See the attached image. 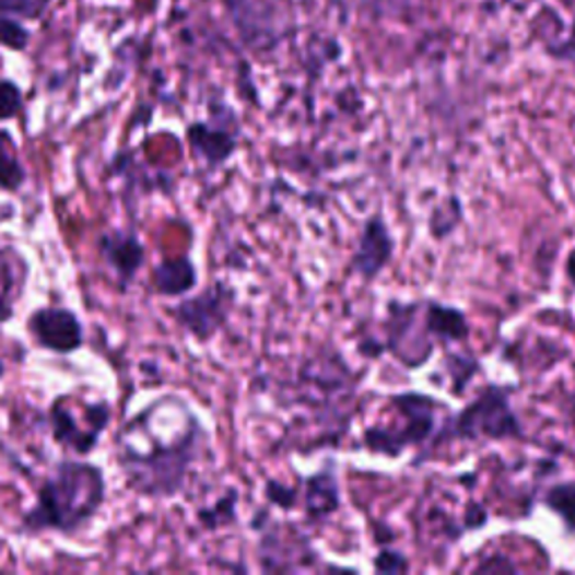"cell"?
I'll list each match as a JSON object with an SVG mask.
<instances>
[{"mask_svg": "<svg viewBox=\"0 0 575 575\" xmlns=\"http://www.w3.org/2000/svg\"><path fill=\"white\" fill-rule=\"evenodd\" d=\"M449 438L504 441L519 438L521 425L511 407V396L502 387H485L463 412L447 425Z\"/></svg>", "mask_w": 575, "mask_h": 575, "instance_id": "8992f818", "label": "cell"}, {"mask_svg": "<svg viewBox=\"0 0 575 575\" xmlns=\"http://www.w3.org/2000/svg\"><path fill=\"white\" fill-rule=\"evenodd\" d=\"M238 497L240 495H238L236 488H227L214 504L200 506L196 511V519H198L200 528L208 530V532H214V530H221V528L234 524L238 517Z\"/></svg>", "mask_w": 575, "mask_h": 575, "instance_id": "e0dca14e", "label": "cell"}, {"mask_svg": "<svg viewBox=\"0 0 575 575\" xmlns=\"http://www.w3.org/2000/svg\"><path fill=\"white\" fill-rule=\"evenodd\" d=\"M342 506V490L336 468L326 466L324 470L302 479V511L306 524H324L331 519Z\"/></svg>", "mask_w": 575, "mask_h": 575, "instance_id": "4fadbf2b", "label": "cell"}, {"mask_svg": "<svg viewBox=\"0 0 575 575\" xmlns=\"http://www.w3.org/2000/svg\"><path fill=\"white\" fill-rule=\"evenodd\" d=\"M27 183V169L21 162L16 138L8 131L0 129V189L19 193Z\"/></svg>", "mask_w": 575, "mask_h": 575, "instance_id": "2e32d148", "label": "cell"}, {"mask_svg": "<svg viewBox=\"0 0 575 575\" xmlns=\"http://www.w3.org/2000/svg\"><path fill=\"white\" fill-rule=\"evenodd\" d=\"M240 133V121L234 108L223 102H212L210 117L191 121L185 131V138L191 157L204 164L210 172H219L236 155Z\"/></svg>", "mask_w": 575, "mask_h": 575, "instance_id": "ba28073f", "label": "cell"}, {"mask_svg": "<svg viewBox=\"0 0 575 575\" xmlns=\"http://www.w3.org/2000/svg\"><path fill=\"white\" fill-rule=\"evenodd\" d=\"M25 331L34 347L55 355H72L86 344L84 321L66 306H40L32 310Z\"/></svg>", "mask_w": 575, "mask_h": 575, "instance_id": "9c48e42d", "label": "cell"}, {"mask_svg": "<svg viewBox=\"0 0 575 575\" xmlns=\"http://www.w3.org/2000/svg\"><path fill=\"white\" fill-rule=\"evenodd\" d=\"M113 404L106 398L89 400L77 394H61L48 407L52 441L77 457H89L110 427Z\"/></svg>", "mask_w": 575, "mask_h": 575, "instance_id": "3957f363", "label": "cell"}, {"mask_svg": "<svg viewBox=\"0 0 575 575\" xmlns=\"http://www.w3.org/2000/svg\"><path fill=\"white\" fill-rule=\"evenodd\" d=\"M52 3L55 0H0V14L19 21H38L46 16Z\"/></svg>", "mask_w": 575, "mask_h": 575, "instance_id": "ffe728a7", "label": "cell"}, {"mask_svg": "<svg viewBox=\"0 0 575 575\" xmlns=\"http://www.w3.org/2000/svg\"><path fill=\"white\" fill-rule=\"evenodd\" d=\"M23 91L12 79H0V121H10L23 113Z\"/></svg>", "mask_w": 575, "mask_h": 575, "instance_id": "7402d4cb", "label": "cell"}, {"mask_svg": "<svg viewBox=\"0 0 575 575\" xmlns=\"http://www.w3.org/2000/svg\"><path fill=\"white\" fill-rule=\"evenodd\" d=\"M30 30H25L19 19L0 14V48H8L12 52L27 50L30 44Z\"/></svg>", "mask_w": 575, "mask_h": 575, "instance_id": "44dd1931", "label": "cell"}, {"mask_svg": "<svg viewBox=\"0 0 575 575\" xmlns=\"http://www.w3.org/2000/svg\"><path fill=\"white\" fill-rule=\"evenodd\" d=\"M492 568H500V571H515V566H513V564H508L506 560H500V564H497V566L485 564V562H483L481 566H477V571H485V573H488V571H492Z\"/></svg>", "mask_w": 575, "mask_h": 575, "instance_id": "d4e9b609", "label": "cell"}, {"mask_svg": "<svg viewBox=\"0 0 575 575\" xmlns=\"http://www.w3.org/2000/svg\"><path fill=\"white\" fill-rule=\"evenodd\" d=\"M113 445L127 488L142 500L169 502L185 492L210 432L183 396L162 394L119 427Z\"/></svg>", "mask_w": 575, "mask_h": 575, "instance_id": "6da1fadb", "label": "cell"}, {"mask_svg": "<svg viewBox=\"0 0 575 575\" xmlns=\"http://www.w3.org/2000/svg\"><path fill=\"white\" fill-rule=\"evenodd\" d=\"M374 566L380 573H402V571H407V560L400 553L385 549V551L378 553Z\"/></svg>", "mask_w": 575, "mask_h": 575, "instance_id": "603a6c76", "label": "cell"}, {"mask_svg": "<svg viewBox=\"0 0 575 575\" xmlns=\"http://www.w3.org/2000/svg\"><path fill=\"white\" fill-rule=\"evenodd\" d=\"M232 21L250 48H263L261 44H274L277 23V0H223Z\"/></svg>", "mask_w": 575, "mask_h": 575, "instance_id": "7c38bea8", "label": "cell"}, {"mask_svg": "<svg viewBox=\"0 0 575 575\" xmlns=\"http://www.w3.org/2000/svg\"><path fill=\"white\" fill-rule=\"evenodd\" d=\"M425 331L434 342H463L470 336L468 319L461 310L430 302L425 306Z\"/></svg>", "mask_w": 575, "mask_h": 575, "instance_id": "9a60e30c", "label": "cell"}, {"mask_svg": "<svg viewBox=\"0 0 575 575\" xmlns=\"http://www.w3.org/2000/svg\"><path fill=\"white\" fill-rule=\"evenodd\" d=\"M108 495L102 466L84 459H63L36 488V500L21 519L27 536L57 532L74 538L102 513Z\"/></svg>", "mask_w": 575, "mask_h": 575, "instance_id": "7a4b0ae2", "label": "cell"}, {"mask_svg": "<svg viewBox=\"0 0 575 575\" xmlns=\"http://www.w3.org/2000/svg\"><path fill=\"white\" fill-rule=\"evenodd\" d=\"M97 253L115 274L119 293H127L146 263V248L133 230H106L97 238Z\"/></svg>", "mask_w": 575, "mask_h": 575, "instance_id": "30bf717a", "label": "cell"}, {"mask_svg": "<svg viewBox=\"0 0 575 575\" xmlns=\"http://www.w3.org/2000/svg\"><path fill=\"white\" fill-rule=\"evenodd\" d=\"M544 504L564 521L568 532H575V483L553 485L544 495Z\"/></svg>", "mask_w": 575, "mask_h": 575, "instance_id": "ac0fdd59", "label": "cell"}, {"mask_svg": "<svg viewBox=\"0 0 575 575\" xmlns=\"http://www.w3.org/2000/svg\"><path fill=\"white\" fill-rule=\"evenodd\" d=\"M250 528L259 532V568L263 573H295L317 566V551L300 528L272 517L268 506L255 511Z\"/></svg>", "mask_w": 575, "mask_h": 575, "instance_id": "277c9868", "label": "cell"}, {"mask_svg": "<svg viewBox=\"0 0 575 575\" xmlns=\"http://www.w3.org/2000/svg\"><path fill=\"white\" fill-rule=\"evenodd\" d=\"M566 277H568V281L575 285V250L568 255V259H566Z\"/></svg>", "mask_w": 575, "mask_h": 575, "instance_id": "484cf974", "label": "cell"}, {"mask_svg": "<svg viewBox=\"0 0 575 575\" xmlns=\"http://www.w3.org/2000/svg\"><path fill=\"white\" fill-rule=\"evenodd\" d=\"M236 300L238 295L230 283L214 281L196 295L180 297L169 313L196 344H210L227 326L236 308Z\"/></svg>", "mask_w": 575, "mask_h": 575, "instance_id": "52a82bcc", "label": "cell"}, {"mask_svg": "<svg viewBox=\"0 0 575 575\" xmlns=\"http://www.w3.org/2000/svg\"><path fill=\"white\" fill-rule=\"evenodd\" d=\"M200 283L198 268L191 257L180 255V257H167L162 259L149 277L151 293L157 297H172L180 300L191 295Z\"/></svg>", "mask_w": 575, "mask_h": 575, "instance_id": "5bb4252c", "label": "cell"}, {"mask_svg": "<svg viewBox=\"0 0 575 575\" xmlns=\"http://www.w3.org/2000/svg\"><path fill=\"white\" fill-rule=\"evenodd\" d=\"M551 55H553V57H560V59H568V57L575 55V23H573L571 36L564 40V44H562L560 48H553Z\"/></svg>", "mask_w": 575, "mask_h": 575, "instance_id": "cb8c5ba5", "label": "cell"}, {"mask_svg": "<svg viewBox=\"0 0 575 575\" xmlns=\"http://www.w3.org/2000/svg\"><path fill=\"white\" fill-rule=\"evenodd\" d=\"M263 500L270 508H279L283 513H291L302 506V485H291L279 479H266L263 483Z\"/></svg>", "mask_w": 575, "mask_h": 575, "instance_id": "d6986e66", "label": "cell"}, {"mask_svg": "<svg viewBox=\"0 0 575 575\" xmlns=\"http://www.w3.org/2000/svg\"><path fill=\"white\" fill-rule=\"evenodd\" d=\"M391 407L398 412L402 425L385 427L372 425L364 430V447L385 457H398L409 445H421L434 432V409L438 407L423 394H400L391 398Z\"/></svg>", "mask_w": 575, "mask_h": 575, "instance_id": "5b68a950", "label": "cell"}, {"mask_svg": "<svg viewBox=\"0 0 575 575\" xmlns=\"http://www.w3.org/2000/svg\"><path fill=\"white\" fill-rule=\"evenodd\" d=\"M396 250V240L380 214L368 219L362 225L357 248L351 257L349 270L364 281H374L391 263Z\"/></svg>", "mask_w": 575, "mask_h": 575, "instance_id": "8fae6325", "label": "cell"}]
</instances>
